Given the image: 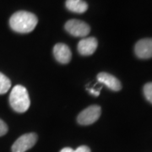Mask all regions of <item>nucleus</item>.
Returning <instances> with one entry per match:
<instances>
[{"instance_id":"f257e3e1","label":"nucleus","mask_w":152,"mask_h":152,"mask_svg":"<svg viewBox=\"0 0 152 152\" xmlns=\"http://www.w3.org/2000/svg\"><path fill=\"white\" fill-rule=\"evenodd\" d=\"M37 17L27 11H18L10 19L11 29L18 33L26 34L32 31L37 25Z\"/></svg>"},{"instance_id":"f03ea898","label":"nucleus","mask_w":152,"mask_h":152,"mask_svg":"<svg viewBox=\"0 0 152 152\" xmlns=\"http://www.w3.org/2000/svg\"><path fill=\"white\" fill-rule=\"evenodd\" d=\"M10 104L12 109L19 113L27 111L31 105V101L26 87L17 85L12 89L10 95Z\"/></svg>"},{"instance_id":"7ed1b4c3","label":"nucleus","mask_w":152,"mask_h":152,"mask_svg":"<svg viewBox=\"0 0 152 152\" xmlns=\"http://www.w3.org/2000/svg\"><path fill=\"white\" fill-rule=\"evenodd\" d=\"M66 31L76 37H85L91 31L90 26L80 20H70L64 26Z\"/></svg>"},{"instance_id":"20e7f679","label":"nucleus","mask_w":152,"mask_h":152,"mask_svg":"<svg viewBox=\"0 0 152 152\" xmlns=\"http://www.w3.org/2000/svg\"><path fill=\"white\" fill-rule=\"evenodd\" d=\"M102 113L101 107L97 105H92L83 110L79 114L77 121L81 125H90L96 122Z\"/></svg>"},{"instance_id":"39448f33","label":"nucleus","mask_w":152,"mask_h":152,"mask_svg":"<svg viewBox=\"0 0 152 152\" xmlns=\"http://www.w3.org/2000/svg\"><path fill=\"white\" fill-rule=\"evenodd\" d=\"M37 141V135L35 133H29L20 136L12 145V152H26L32 148Z\"/></svg>"},{"instance_id":"423d86ee","label":"nucleus","mask_w":152,"mask_h":152,"mask_svg":"<svg viewBox=\"0 0 152 152\" xmlns=\"http://www.w3.org/2000/svg\"><path fill=\"white\" fill-rule=\"evenodd\" d=\"M135 55L141 59L152 58V38L141 39L134 46Z\"/></svg>"},{"instance_id":"0eeeda50","label":"nucleus","mask_w":152,"mask_h":152,"mask_svg":"<svg viewBox=\"0 0 152 152\" xmlns=\"http://www.w3.org/2000/svg\"><path fill=\"white\" fill-rule=\"evenodd\" d=\"M98 42L96 38L91 37L84 38L80 40L78 43V52L83 56H90L93 54L97 48Z\"/></svg>"},{"instance_id":"6e6552de","label":"nucleus","mask_w":152,"mask_h":152,"mask_svg":"<svg viewBox=\"0 0 152 152\" xmlns=\"http://www.w3.org/2000/svg\"><path fill=\"white\" fill-rule=\"evenodd\" d=\"M53 55L55 59L63 64H69L72 58L70 49L64 43H58L55 45L53 48Z\"/></svg>"},{"instance_id":"1a4fd4ad","label":"nucleus","mask_w":152,"mask_h":152,"mask_svg":"<svg viewBox=\"0 0 152 152\" xmlns=\"http://www.w3.org/2000/svg\"><path fill=\"white\" fill-rule=\"evenodd\" d=\"M97 80L113 91H118L122 89V85L119 80L108 73L102 72L98 74Z\"/></svg>"},{"instance_id":"9d476101","label":"nucleus","mask_w":152,"mask_h":152,"mask_svg":"<svg viewBox=\"0 0 152 152\" xmlns=\"http://www.w3.org/2000/svg\"><path fill=\"white\" fill-rule=\"evenodd\" d=\"M66 8L73 13L83 14L88 10V4L84 0H66Z\"/></svg>"},{"instance_id":"9b49d317","label":"nucleus","mask_w":152,"mask_h":152,"mask_svg":"<svg viewBox=\"0 0 152 152\" xmlns=\"http://www.w3.org/2000/svg\"><path fill=\"white\" fill-rule=\"evenodd\" d=\"M10 87V80L4 74L0 73V95H4L8 92Z\"/></svg>"},{"instance_id":"f8f14e48","label":"nucleus","mask_w":152,"mask_h":152,"mask_svg":"<svg viewBox=\"0 0 152 152\" xmlns=\"http://www.w3.org/2000/svg\"><path fill=\"white\" fill-rule=\"evenodd\" d=\"M144 95L148 102L152 104V82H149L144 86Z\"/></svg>"},{"instance_id":"ddd939ff","label":"nucleus","mask_w":152,"mask_h":152,"mask_svg":"<svg viewBox=\"0 0 152 152\" xmlns=\"http://www.w3.org/2000/svg\"><path fill=\"white\" fill-rule=\"evenodd\" d=\"M60 152H91V149L86 145H81V146L78 147L76 150H73L69 147H66L62 149Z\"/></svg>"},{"instance_id":"4468645a","label":"nucleus","mask_w":152,"mask_h":152,"mask_svg":"<svg viewBox=\"0 0 152 152\" xmlns=\"http://www.w3.org/2000/svg\"><path fill=\"white\" fill-rule=\"evenodd\" d=\"M8 130H9V128H8L7 124L3 120L0 119V137L6 134Z\"/></svg>"},{"instance_id":"2eb2a0df","label":"nucleus","mask_w":152,"mask_h":152,"mask_svg":"<svg viewBox=\"0 0 152 152\" xmlns=\"http://www.w3.org/2000/svg\"><path fill=\"white\" fill-rule=\"evenodd\" d=\"M89 92L91 93V95H93L94 96H98L100 95V91H97L94 90V89H92V88L89 89Z\"/></svg>"}]
</instances>
